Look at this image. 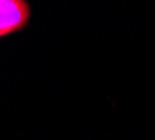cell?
<instances>
[{
  "instance_id": "1",
  "label": "cell",
  "mask_w": 155,
  "mask_h": 140,
  "mask_svg": "<svg viewBox=\"0 0 155 140\" xmlns=\"http://www.w3.org/2000/svg\"><path fill=\"white\" fill-rule=\"evenodd\" d=\"M31 9L25 0H0V38L28 24Z\"/></svg>"
}]
</instances>
